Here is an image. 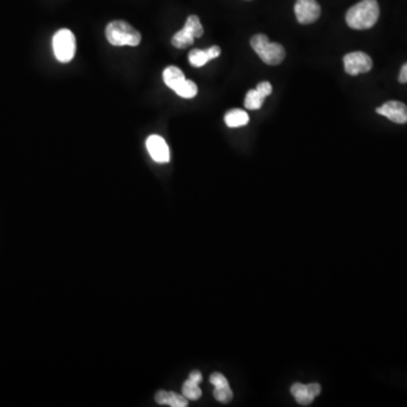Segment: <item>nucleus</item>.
<instances>
[{"label": "nucleus", "instance_id": "obj_4", "mask_svg": "<svg viewBox=\"0 0 407 407\" xmlns=\"http://www.w3.org/2000/svg\"><path fill=\"white\" fill-rule=\"evenodd\" d=\"M53 53L60 62H72L76 53V39L74 33L68 29H59L53 39Z\"/></svg>", "mask_w": 407, "mask_h": 407}, {"label": "nucleus", "instance_id": "obj_16", "mask_svg": "<svg viewBox=\"0 0 407 407\" xmlns=\"http://www.w3.org/2000/svg\"><path fill=\"white\" fill-rule=\"evenodd\" d=\"M265 99L266 98H264L257 90H250L248 92L246 100H244V107L248 110H258L261 108Z\"/></svg>", "mask_w": 407, "mask_h": 407}, {"label": "nucleus", "instance_id": "obj_19", "mask_svg": "<svg viewBox=\"0 0 407 407\" xmlns=\"http://www.w3.org/2000/svg\"><path fill=\"white\" fill-rule=\"evenodd\" d=\"M189 62L194 67H202L209 62V55L205 50L194 49L190 51Z\"/></svg>", "mask_w": 407, "mask_h": 407}, {"label": "nucleus", "instance_id": "obj_22", "mask_svg": "<svg viewBox=\"0 0 407 407\" xmlns=\"http://www.w3.org/2000/svg\"><path fill=\"white\" fill-rule=\"evenodd\" d=\"M398 81L402 84H405L407 83V62L405 64L403 67H402L401 73H399V77H398Z\"/></svg>", "mask_w": 407, "mask_h": 407}, {"label": "nucleus", "instance_id": "obj_10", "mask_svg": "<svg viewBox=\"0 0 407 407\" xmlns=\"http://www.w3.org/2000/svg\"><path fill=\"white\" fill-rule=\"evenodd\" d=\"M155 401L159 405H169L171 407L188 406V399L183 394H176L173 391H157Z\"/></svg>", "mask_w": 407, "mask_h": 407}, {"label": "nucleus", "instance_id": "obj_1", "mask_svg": "<svg viewBox=\"0 0 407 407\" xmlns=\"http://www.w3.org/2000/svg\"><path fill=\"white\" fill-rule=\"evenodd\" d=\"M380 15L377 0H362L346 13V23L353 29H371Z\"/></svg>", "mask_w": 407, "mask_h": 407}, {"label": "nucleus", "instance_id": "obj_23", "mask_svg": "<svg viewBox=\"0 0 407 407\" xmlns=\"http://www.w3.org/2000/svg\"><path fill=\"white\" fill-rule=\"evenodd\" d=\"M308 387H309V391H311V394L315 397H317L320 394V391H321V387H320L319 384H308Z\"/></svg>", "mask_w": 407, "mask_h": 407}, {"label": "nucleus", "instance_id": "obj_15", "mask_svg": "<svg viewBox=\"0 0 407 407\" xmlns=\"http://www.w3.org/2000/svg\"><path fill=\"white\" fill-rule=\"evenodd\" d=\"M183 395L188 401H197L202 397V389L199 388L198 382L187 379L183 386Z\"/></svg>", "mask_w": 407, "mask_h": 407}, {"label": "nucleus", "instance_id": "obj_9", "mask_svg": "<svg viewBox=\"0 0 407 407\" xmlns=\"http://www.w3.org/2000/svg\"><path fill=\"white\" fill-rule=\"evenodd\" d=\"M213 386H214V397L216 401L220 403H228L231 402L233 398V393H232L230 384H228V379L225 378L222 373H213L209 378Z\"/></svg>", "mask_w": 407, "mask_h": 407}, {"label": "nucleus", "instance_id": "obj_3", "mask_svg": "<svg viewBox=\"0 0 407 407\" xmlns=\"http://www.w3.org/2000/svg\"><path fill=\"white\" fill-rule=\"evenodd\" d=\"M251 48L259 58L270 66L280 65L285 58V49L280 43L270 42L265 34L252 36L250 41Z\"/></svg>", "mask_w": 407, "mask_h": 407}, {"label": "nucleus", "instance_id": "obj_11", "mask_svg": "<svg viewBox=\"0 0 407 407\" xmlns=\"http://www.w3.org/2000/svg\"><path fill=\"white\" fill-rule=\"evenodd\" d=\"M163 81L168 88L176 91V88H179V85L186 81V77L181 69L176 66H169L163 72Z\"/></svg>", "mask_w": 407, "mask_h": 407}, {"label": "nucleus", "instance_id": "obj_18", "mask_svg": "<svg viewBox=\"0 0 407 407\" xmlns=\"http://www.w3.org/2000/svg\"><path fill=\"white\" fill-rule=\"evenodd\" d=\"M183 27L187 31H189L195 39L196 38H200L204 34V27H202V23H200L199 17L196 16V15H192V16L188 17L186 24H185V27Z\"/></svg>", "mask_w": 407, "mask_h": 407}, {"label": "nucleus", "instance_id": "obj_7", "mask_svg": "<svg viewBox=\"0 0 407 407\" xmlns=\"http://www.w3.org/2000/svg\"><path fill=\"white\" fill-rule=\"evenodd\" d=\"M146 147L150 157L157 163H166L170 161V150L168 144L159 135H150L146 140Z\"/></svg>", "mask_w": 407, "mask_h": 407}, {"label": "nucleus", "instance_id": "obj_17", "mask_svg": "<svg viewBox=\"0 0 407 407\" xmlns=\"http://www.w3.org/2000/svg\"><path fill=\"white\" fill-rule=\"evenodd\" d=\"M174 92L181 98L192 99L195 98L197 93H198V88H197V85L194 81L186 79L179 85V88H176Z\"/></svg>", "mask_w": 407, "mask_h": 407}, {"label": "nucleus", "instance_id": "obj_20", "mask_svg": "<svg viewBox=\"0 0 407 407\" xmlns=\"http://www.w3.org/2000/svg\"><path fill=\"white\" fill-rule=\"evenodd\" d=\"M259 93H261L264 98H267L268 95L272 94V92H273V88H272L271 83H268V81H261L258 84L257 88H256Z\"/></svg>", "mask_w": 407, "mask_h": 407}, {"label": "nucleus", "instance_id": "obj_6", "mask_svg": "<svg viewBox=\"0 0 407 407\" xmlns=\"http://www.w3.org/2000/svg\"><path fill=\"white\" fill-rule=\"evenodd\" d=\"M294 13L300 24H311L319 18L321 10L316 0H297Z\"/></svg>", "mask_w": 407, "mask_h": 407}, {"label": "nucleus", "instance_id": "obj_5", "mask_svg": "<svg viewBox=\"0 0 407 407\" xmlns=\"http://www.w3.org/2000/svg\"><path fill=\"white\" fill-rule=\"evenodd\" d=\"M345 72L351 76H356L358 74H365L370 72L372 69V60L367 53L356 51L346 55L343 59Z\"/></svg>", "mask_w": 407, "mask_h": 407}, {"label": "nucleus", "instance_id": "obj_12", "mask_svg": "<svg viewBox=\"0 0 407 407\" xmlns=\"http://www.w3.org/2000/svg\"><path fill=\"white\" fill-rule=\"evenodd\" d=\"M225 124L230 128H239L249 122V116L247 112L240 109H233L225 114Z\"/></svg>", "mask_w": 407, "mask_h": 407}, {"label": "nucleus", "instance_id": "obj_2", "mask_svg": "<svg viewBox=\"0 0 407 407\" xmlns=\"http://www.w3.org/2000/svg\"><path fill=\"white\" fill-rule=\"evenodd\" d=\"M105 36L114 47H136L142 41V34L124 21H112L107 25Z\"/></svg>", "mask_w": 407, "mask_h": 407}, {"label": "nucleus", "instance_id": "obj_21", "mask_svg": "<svg viewBox=\"0 0 407 407\" xmlns=\"http://www.w3.org/2000/svg\"><path fill=\"white\" fill-rule=\"evenodd\" d=\"M206 53L209 55V60H212V59L218 58V55H221V49H220V47L218 46H213L209 49H205Z\"/></svg>", "mask_w": 407, "mask_h": 407}, {"label": "nucleus", "instance_id": "obj_8", "mask_svg": "<svg viewBox=\"0 0 407 407\" xmlns=\"http://www.w3.org/2000/svg\"><path fill=\"white\" fill-rule=\"evenodd\" d=\"M377 114L384 116L396 124H407V105L399 101H388L380 108H377Z\"/></svg>", "mask_w": 407, "mask_h": 407}, {"label": "nucleus", "instance_id": "obj_14", "mask_svg": "<svg viewBox=\"0 0 407 407\" xmlns=\"http://www.w3.org/2000/svg\"><path fill=\"white\" fill-rule=\"evenodd\" d=\"M195 41V38L192 36L189 31H187L185 27L183 29H180L179 32H176L173 36L171 43L173 46L178 48V49H186L188 47L192 46V43Z\"/></svg>", "mask_w": 407, "mask_h": 407}, {"label": "nucleus", "instance_id": "obj_13", "mask_svg": "<svg viewBox=\"0 0 407 407\" xmlns=\"http://www.w3.org/2000/svg\"><path fill=\"white\" fill-rule=\"evenodd\" d=\"M291 393L293 395L296 401L299 403L300 405H309L313 403L315 399V396L311 394V391H309L308 384H294L291 388Z\"/></svg>", "mask_w": 407, "mask_h": 407}, {"label": "nucleus", "instance_id": "obj_24", "mask_svg": "<svg viewBox=\"0 0 407 407\" xmlns=\"http://www.w3.org/2000/svg\"><path fill=\"white\" fill-rule=\"evenodd\" d=\"M188 378L192 379V380L196 381V382H198V384H200V382H202V373H200V372L198 371V370H195V371H192V373H190L189 377H188Z\"/></svg>", "mask_w": 407, "mask_h": 407}]
</instances>
